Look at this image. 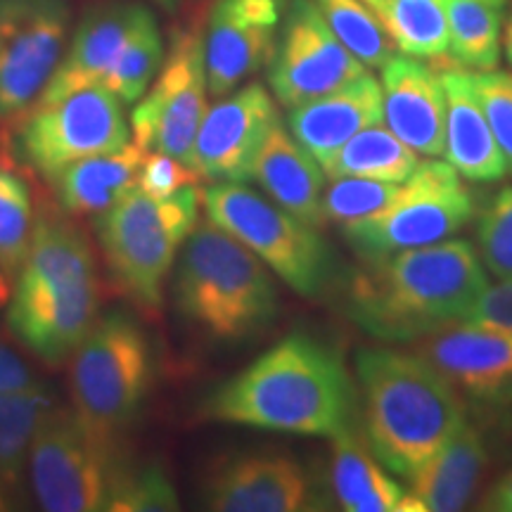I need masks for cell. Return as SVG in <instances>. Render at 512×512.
<instances>
[{"label": "cell", "mask_w": 512, "mask_h": 512, "mask_svg": "<svg viewBox=\"0 0 512 512\" xmlns=\"http://www.w3.org/2000/svg\"><path fill=\"white\" fill-rule=\"evenodd\" d=\"M174 302L192 328L233 342L278 316L271 268L214 223H197L176 259Z\"/></svg>", "instance_id": "cell-4"}, {"label": "cell", "mask_w": 512, "mask_h": 512, "mask_svg": "<svg viewBox=\"0 0 512 512\" xmlns=\"http://www.w3.org/2000/svg\"><path fill=\"white\" fill-rule=\"evenodd\" d=\"M351 283L349 318L380 342H413L465 323L489 287L475 245L448 238L368 264Z\"/></svg>", "instance_id": "cell-2"}, {"label": "cell", "mask_w": 512, "mask_h": 512, "mask_svg": "<svg viewBox=\"0 0 512 512\" xmlns=\"http://www.w3.org/2000/svg\"><path fill=\"white\" fill-rule=\"evenodd\" d=\"M0 510H8V501H5L3 491H0Z\"/></svg>", "instance_id": "cell-46"}, {"label": "cell", "mask_w": 512, "mask_h": 512, "mask_svg": "<svg viewBox=\"0 0 512 512\" xmlns=\"http://www.w3.org/2000/svg\"><path fill=\"white\" fill-rule=\"evenodd\" d=\"M31 384H36L31 368L0 335V394L31 387Z\"/></svg>", "instance_id": "cell-40"}, {"label": "cell", "mask_w": 512, "mask_h": 512, "mask_svg": "<svg viewBox=\"0 0 512 512\" xmlns=\"http://www.w3.org/2000/svg\"><path fill=\"white\" fill-rule=\"evenodd\" d=\"M155 19V12L138 0L93 3L81 15L60 67L38 102H53L86 86H105L136 36Z\"/></svg>", "instance_id": "cell-16"}, {"label": "cell", "mask_w": 512, "mask_h": 512, "mask_svg": "<svg viewBox=\"0 0 512 512\" xmlns=\"http://www.w3.org/2000/svg\"><path fill=\"white\" fill-rule=\"evenodd\" d=\"M55 396L41 384L0 394V479L15 482L27 465L31 444L50 413Z\"/></svg>", "instance_id": "cell-30"}, {"label": "cell", "mask_w": 512, "mask_h": 512, "mask_svg": "<svg viewBox=\"0 0 512 512\" xmlns=\"http://www.w3.org/2000/svg\"><path fill=\"white\" fill-rule=\"evenodd\" d=\"M470 76L498 147L508 162V174H512V74L489 69V72H470Z\"/></svg>", "instance_id": "cell-37"}, {"label": "cell", "mask_w": 512, "mask_h": 512, "mask_svg": "<svg viewBox=\"0 0 512 512\" xmlns=\"http://www.w3.org/2000/svg\"><path fill=\"white\" fill-rule=\"evenodd\" d=\"M446 93V162L470 183H496L508 176L498 140L491 131L472 76L463 67L441 72Z\"/></svg>", "instance_id": "cell-22"}, {"label": "cell", "mask_w": 512, "mask_h": 512, "mask_svg": "<svg viewBox=\"0 0 512 512\" xmlns=\"http://www.w3.org/2000/svg\"><path fill=\"white\" fill-rule=\"evenodd\" d=\"M145 150L126 143L121 150L102 152L62 169L53 181L62 209L74 216H100L121 197L138 188Z\"/></svg>", "instance_id": "cell-27"}, {"label": "cell", "mask_w": 512, "mask_h": 512, "mask_svg": "<svg viewBox=\"0 0 512 512\" xmlns=\"http://www.w3.org/2000/svg\"><path fill=\"white\" fill-rule=\"evenodd\" d=\"M309 503V477L290 456L230 458L204 484V505L216 512H299L309 510Z\"/></svg>", "instance_id": "cell-18"}, {"label": "cell", "mask_w": 512, "mask_h": 512, "mask_svg": "<svg viewBox=\"0 0 512 512\" xmlns=\"http://www.w3.org/2000/svg\"><path fill=\"white\" fill-rule=\"evenodd\" d=\"M328 27L349 53L366 67L382 69V64L394 55V43L380 17L363 0H313Z\"/></svg>", "instance_id": "cell-32"}, {"label": "cell", "mask_w": 512, "mask_h": 512, "mask_svg": "<svg viewBox=\"0 0 512 512\" xmlns=\"http://www.w3.org/2000/svg\"><path fill=\"white\" fill-rule=\"evenodd\" d=\"M98 278L46 294H12L8 325L19 342L48 366L69 361L100 316Z\"/></svg>", "instance_id": "cell-17"}, {"label": "cell", "mask_w": 512, "mask_h": 512, "mask_svg": "<svg viewBox=\"0 0 512 512\" xmlns=\"http://www.w3.org/2000/svg\"><path fill=\"white\" fill-rule=\"evenodd\" d=\"M252 181L261 185L268 200L290 211L299 221L320 228L325 223L323 195L325 169L306 147L278 121L256 155Z\"/></svg>", "instance_id": "cell-23"}, {"label": "cell", "mask_w": 512, "mask_h": 512, "mask_svg": "<svg viewBox=\"0 0 512 512\" xmlns=\"http://www.w3.org/2000/svg\"><path fill=\"white\" fill-rule=\"evenodd\" d=\"M128 460L117 434L102 432L76 408H57L38 430L29 451L31 489L48 512L107 510Z\"/></svg>", "instance_id": "cell-7"}, {"label": "cell", "mask_w": 512, "mask_h": 512, "mask_svg": "<svg viewBox=\"0 0 512 512\" xmlns=\"http://www.w3.org/2000/svg\"><path fill=\"white\" fill-rule=\"evenodd\" d=\"M8 292H10V278L0 271V304H5V299H8Z\"/></svg>", "instance_id": "cell-45"}, {"label": "cell", "mask_w": 512, "mask_h": 512, "mask_svg": "<svg viewBox=\"0 0 512 512\" xmlns=\"http://www.w3.org/2000/svg\"><path fill=\"white\" fill-rule=\"evenodd\" d=\"M15 294H46L81 285L95 275L91 240L69 221L38 219L31 249L17 275Z\"/></svg>", "instance_id": "cell-26"}, {"label": "cell", "mask_w": 512, "mask_h": 512, "mask_svg": "<svg viewBox=\"0 0 512 512\" xmlns=\"http://www.w3.org/2000/svg\"><path fill=\"white\" fill-rule=\"evenodd\" d=\"M380 86L389 131L418 155H444L446 93L441 72L418 57L392 55L382 64Z\"/></svg>", "instance_id": "cell-19"}, {"label": "cell", "mask_w": 512, "mask_h": 512, "mask_svg": "<svg viewBox=\"0 0 512 512\" xmlns=\"http://www.w3.org/2000/svg\"><path fill=\"white\" fill-rule=\"evenodd\" d=\"M479 510L512 512V470L486 491L482 503H479Z\"/></svg>", "instance_id": "cell-41"}, {"label": "cell", "mask_w": 512, "mask_h": 512, "mask_svg": "<svg viewBox=\"0 0 512 512\" xmlns=\"http://www.w3.org/2000/svg\"><path fill=\"white\" fill-rule=\"evenodd\" d=\"M477 252L486 273L512 278V185L503 188L477 219Z\"/></svg>", "instance_id": "cell-36"}, {"label": "cell", "mask_w": 512, "mask_h": 512, "mask_svg": "<svg viewBox=\"0 0 512 512\" xmlns=\"http://www.w3.org/2000/svg\"><path fill=\"white\" fill-rule=\"evenodd\" d=\"M463 392L496 399L512 389V332L453 325L432 335L422 351Z\"/></svg>", "instance_id": "cell-21"}, {"label": "cell", "mask_w": 512, "mask_h": 512, "mask_svg": "<svg viewBox=\"0 0 512 512\" xmlns=\"http://www.w3.org/2000/svg\"><path fill=\"white\" fill-rule=\"evenodd\" d=\"M207 93L200 31H176L150 91H145L131 112L133 143L145 152H164L190 164L192 145L209 110Z\"/></svg>", "instance_id": "cell-11"}, {"label": "cell", "mask_w": 512, "mask_h": 512, "mask_svg": "<svg viewBox=\"0 0 512 512\" xmlns=\"http://www.w3.org/2000/svg\"><path fill=\"white\" fill-rule=\"evenodd\" d=\"M467 325L512 332V278L489 285L465 318Z\"/></svg>", "instance_id": "cell-39"}, {"label": "cell", "mask_w": 512, "mask_h": 512, "mask_svg": "<svg viewBox=\"0 0 512 512\" xmlns=\"http://www.w3.org/2000/svg\"><path fill=\"white\" fill-rule=\"evenodd\" d=\"M382 121V86L373 74L366 72L323 98L292 107L287 128L318 159V164L328 169L332 157L347 140Z\"/></svg>", "instance_id": "cell-20"}, {"label": "cell", "mask_w": 512, "mask_h": 512, "mask_svg": "<svg viewBox=\"0 0 512 512\" xmlns=\"http://www.w3.org/2000/svg\"><path fill=\"white\" fill-rule=\"evenodd\" d=\"M418 166V152L411 150L399 136H394L382 121V124L363 128L347 140L342 150L332 157L325 174L330 178L358 176L384 183H403Z\"/></svg>", "instance_id": "cell-29"}, {"label": "cell", "mask_w": 512, "mask_h": 512, "mask_svg": "<svg viewBox=\"0 0 512 512\" xmlns=\"http://www.w3.org/2000/svg\"><path fill=\"white\" fill-rule=\"evenodd\" d=\"M503 50L505 57H508V64L512 67V10L508 12V17H505L503 22Z\"/></svg>", "instance_id": "cell-42"}, {"label": "cell", "mask_w": 512, "mask_h": 512, "mask_svg": "<svg viewBox=\"0 0 512 512\" xmlns=\"http://www.w3.org/2000/svg\"><path fill=\"white\" fill-rule=\"evenodd\" d=\"M72 31L69 0H0V119L29 112L60 67Z\"/></svg>", "instance_id": "cell-12"}, {"label": "cell", "mask_w": 512, "mask_h": 512, "mask_svg": "<svg viewBox=\"0 0 512 512\" xmlns=\"http://www.w3.org/2000/svg\"><path fill=\"white\" fill-rule=\"evenodd\" d=\"M200 204L202 192L192 185L164 200L133 188L98 216V240L112 278L143 309L162 306L166 275L197 228Z\"/></svg>", "instance_id": "cell-5"}, {"label": "cell", "mask_w": 512, "mask_h": 512, "mask_svg": "<svg viewBox=\"0 0 512 512\" xmlns=\"http://www.w3.org/2000/svg\"><path fill=\"white\" fill-rule=\"evenodd\" d=\"M197 181H200V174L188 162L164 155V152H147L138 171V188L157 200L176 195L178 190L195 185Z\"/></svg>", "instance_id": "cell-38"}, {"label": "cell", "mask_w": 512, "mask_h": 512, "mask_svg": "<svg viewBox=\"0 0 512 512\" xmlns=\"http://www.w3.org/2000/svg\"><path fill=\"white\" fill-rule=\"evenodd\" d=\"M354 408V384L339 356L294 332L219 384L200 411L228 425L332 439L354 427Z\"/></svg>", "instance_id": "cell-1"}, {"label": "cell", "mask_w": 512, "mask_h": 512, "mask_svg": "<svg viewBox=\"0 0 512 512\" xmlns=\"http://www.w3.org/2000/svg\"><path fill=\"white\" fill-rule=\"evenodd\" d=\"M128 136L124 102L105 86H86L53 102H36L19 126L17 152L53 183L79 159L121 150Z\"/></svg>", "instance_id": "cell-10"}, {"label": "cell", "mask_w": 512, "mask_h": 512, "mask_svg": "<svg viewBox=\"0 0 512 512\" xmlns=\"http://www.w3.org/2000/svg\"><path fill=\"white\" fill-rule=\"evenodd\" d=\"M366 64L328 27L313 0H290L268 62V86L285 107H299L366 74Z\"/></svg>", "instance_id": "cell-13"}, {"label": "cell", "mask_w": 512, "mask_h": 512, "mask_svg": "<svg viewBox=\"0 0 512 512\" xmlns=\"http://www.w3.org/2000/svg\"><path fill=\"white\" fill-rule=\"evenodd\" d=\"M380 22L403 55L418 60H441L448 55L444 0H392Z\"/></svg>", "instance_id": "cell-31"}, {"label": "cell", "mask_w": 512, "mask_h": 512, "mask_svg": "<svg viewBox=\"0 0 512 512\" xmlns=\"http://www.w3.org/2000/svg\"><path fill=\"white\" fill-rule=\"evenodd\" d=\"M150 382L152 347L138 320L124 311L98 316L72 356L76 413L102 432L119 434L143 408Z\"/></svg>", "instance_id": "cell-8"}, {"label": "cell", "mask_w": 512, "mask_h": 512, "mask_svg": "<svg viewBox=\"0 0 512 512\" xmlns=\"http://www.w3.org/2000/svg\"><path fill=\"white\" fill-rule=\"evenodd\" d=\"M366 444L408 482L467 422L456 384L425 354L389 347L356 351Z\"/></svg>", "instance_id": "cell-3"}, {"label": "cell", "mask_w": 512, "mask_h": 512, "mask_svg": "<svg viewBox=\"0 0 512 512\" xmlns=\"http://www.w3.org/2000/svg\"><path fill=\"white\" fill-rule=\"evenodd\" d=\"M152 3L162 5V8H164V10H169V12H178V10L183 8V5L195 3V0H152Z\"/></svg>", "instance_id": "cell-43"}, {"label": "cell", "mask_w": 512, "mask_h": 512, "mask_svg": "<svg viewBox=\"0 0 512 512\" xmlns=\"http://www.w3.org/2000/svg\"><path fill=\"white\" fill-rule=\"evenodd\" d=\"M290 0H214L204 31L209 93L223 98L271 62Z\"/></svg>", "instance_id": "cell-15"}, {"label": "cell", "mask_w": 512, "mask_h": 512, "mask_svg": "<svg viewBox=\"0 0 512 512\" xmlns=\"http://www.w3.org/2000/svg\"><path fill=\"white\" fill-rule=\"evenodd\" d=\"M330 489L339 508L347 512H425L354 430L332 437Z\"/></svg>", "instance_id": "cell-24"}, {"label": "cell", "mask_w": 512, "mask_h": 512, "mask_svg": "<svg viewBox=\"0 0 512 512\" xmlns=\"http://www.w3.org/2000/svg\"><path fill=\"white\" fill-rule=\"evenodd\" d=\"M202 204L214 226L252 249L294 292L318 297L328 290L335 259L318 228L299 221L245 183L209 185L202 192Z\"/></svg>", "instance_id": "cell-6"}, {"label": "cell", "mask_w": 512, "mask_h": 512, "mask_svg": "<svg viewBox=\"0 0 512 512\" xmlns=\"http://www.w3.org/2000/svg\"><path fill=\"white\" fill-rule=\"evenodd\" d=\"M489 465V444L484 430L465 422L434 456L408 479V491L425 512L463 510L475 494L479 479Z\"/></svg>", "instance_id": "cell-25"}, {"label": "cell", "mask_w": 512, "mask_h": 512, "mask_svg": "<svg viewBox=\"0 0 512 512\" xmlns=\"http://www.w3.org/2000/svg\"><path fill=\"white\" fill-rule=\"evenodd\" d=\"M363 3H366L368 8L375 12L377 17H382V15H384V10L389 8V3H392V0H363Z\"/></svg>", "instance_id": "cell-44"}, {"label": "cell", "mask_w": 512, "mask_h": 512, "mask_svg": "<svg viewBox=\"0 0 512 512\" xmlns=\"http://www.w3.org/2000/svg\"><path fill=\"white\" fill-rule=\"evenodd\" d=\"M472 214L475 204L463 176L448 162H420L387 209L342 228V235L366 264H373L406 249L453 238L470 223Z\"/></svg>", "instance_id": "cell-9"}, {"label": "cell", "mask_w": 512, "mask_h": 512, "mask_svg": "<svg viewBox=\"0 0 512 512\" xmlns=\"http://www.w3.org/2000/svg\"><path fill=\"white\" fill-rule=\"evenodd\" d=\"M29 185L0 166V271L17 280L36 233Z\"/></svg>", "instance_id": "cell-33"}, {"label": "cell", "mask_w": 512, "mask_h": 512, "mask_svg": "<svg viewBox=\"0 0 512 512\" xmlns=\"http://www.w3.org/2000/svg\"><path fill=\"white\" fill-rule=\"evenodd\" d=\"M401 183H384L373 178L339 176L325 185L323 214L325 221L339 228L368 221L392 204Z\"/></svg>", "instance_id": "cell-34"}, {"label": "cell", "mask_w": 512, "mask_h": 512, "mask_svg": "<svg viewBox=\"0 0 512 512\" xmlns=\"http://www.w3.org/2000/svg\"><path fill=\"white\" fill-rule=\"evenodd\" d=\"M444 3L451 62L475 72L496 69L503 46L505 0H444Z\"/></svg>", "instance_id": "cell-28"}, {"label": "cell", "mask_w": 512, "mask_h": 512, "mask_svg": "<svg viewBox=\"0 0 512 512\" xmlns=\"http://www.w3.org/2000/svg\"><path fill=\"white\" fill-rule=\"evenodd\" d=\"M278 121V105L261 83L235 88L204 114L190 166L214 183L252 181L256 155Z\"/></svg>", "instance_id": "cell-14"}, {"label": "cell", "mask_w": 512, "mask_h": 512, "mask_svg": "<svg viewBox=\"0 0 512 512\" xmlns=\"http://www.w3.org/2000/svg\"><path fill=\"white\" fill-rule=\"evenodd\" d=\"M176 486L164 465L128 463L121 470L107 510L110 512H166L178 510Z\"/></svg>", "instance_id": "cell-35"}]
</instances>
